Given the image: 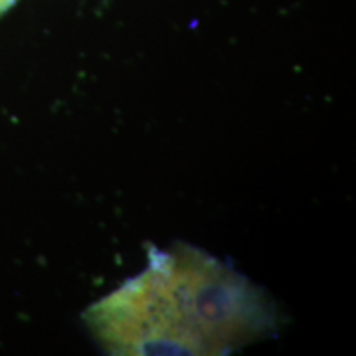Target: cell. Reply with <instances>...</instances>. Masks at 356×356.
I'll use <instances>...</instances> for the list:
<instances>
[{"mask_svg":"<svg viewBox=\"0 0 356 356\" xmlns=\"http://www.w3.org/2000/svg\"><path fill=\"white\" fill-rule=\"evenodd\" d=\"M86 322L114 355H220L254 340L270 309L243 275L198 249H154L140 275L92 305Z\"/></svg>","mask_w":356,"mask_h":356,"instance_id":"6da1fadb","label":"cell"},{"mask_svg":"<svg viewBox=\"0 0 356 356\" xmlns=\"http://www.w3.org/2000/svg\"><path fill=\"white\" fill-rule=\"evenodd\" d=\"M13 2H15V0H0V15H2V13L6 12Z\"/></svg>","mask_w":356,"mask_h":356,"instance_id":"7a4b0ae2","label":"cell"}]
</instances>
